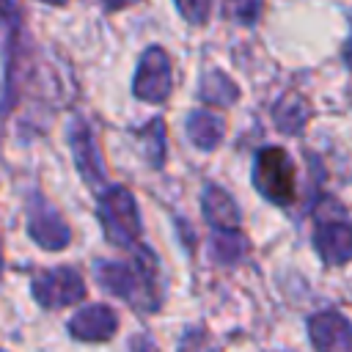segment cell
<instances>
[{"mask_svg": "<svg viewBox=\"0 0 352 352\" xmlns=\"http://www.w3.org/2000/svg\"><path fill=\"white\" fill-rule=\"evenodd\" d=\"M28 228H30V236H33L41 248H47V250H60V248L69 245V226H66V223L60 220V214L52 212L50 206L33 209Z\"/></svg>", "mask_w": 352, "mask_h": 352, "instance_id": "cell-9", "label": "cell"}, {"mask_svg": "<svg viewBox=\"0 0 352 352\" xmlns=\"http://www.w3.org/2000/svg\"><path fill=\"white\" fill-rule=\"evenodd\" d=\"M272 116H275V126L280 132L297 135L308 121V102L302 96H297V94H289L275 104Z\"/></svg>", "mask_w": 352, "mask_h": 352, "instance_id": "cell-12", "label": "cell"}, {"mask_svg": "<svg viewBox=\"0 0 352 352\" xmlns=\"http://www.w3.org/2000/svg\"><path fill=\"white\" fill-rule=\"evenodd\" d=\"M72 148H74V160H77V165H80V173H82L91 184L102 182V162H99L96 146H94V140H91V132H88L82 124H77L74 132H72Z\"/></svg>", "mask_w": 352, "mask_h": 352, "instance_id": "cell-11", "label": "cell"}, {"mask_svg": "<svg viewBox=\"0 0 352 352\" xmlns=\"http://www.w3.org/2000/svg\"><path fill=\"white\" fill-rule=\"evenodd\" d=\"M179 352H214V349L209 346V341L204 338V333L192 330V333H187V336H184V341H182Z\"/></svg>", "mask_w": 352, "mask_h": 352, "instance_id": "cell-17", "label": "cell"}, {"mask_svg": "<svg viewBox=\"0 0 352 352\" xmlns=\"http://www.w3.org/2000/svg\"><path fill=\"white\" fill-rule=\"evenodd\" d=\"M118 330V316L107 305H88L77 311L69 322V333L77 341H107Z\"/></svg>", "mask_w": 352, "mask_h": 352, "instance_id": "cell-8", "label": "cell"}, {"mask_svg": "<svg viewBox=\"0 0 352 352\" xmlns=\"http://www.w3.org/2000/svg\"><path fill=\"white\" fill-rule=\"evenodd\" d=\"M223 132H226L223 121L212 113H192L187 121V135L201 148H214L223 140Z\"/></svg>", "mask_w": 352, "mask_h": 352, "instance_id": "cell-13", "label": "cell"}, {"mask_svg": "<svg viewBox=\"0 0 352 352\" xmlns=\"http://www.w3.org/2000/svg\"><path fill=\"white\" fill-rule=\"evenodd\" d=\"M44 3H50V6H63L66 0H44Z\"/></svg>", "mask_w": 352, "mask_h": 352, "instance_id": "cell-18", "label": "cell"}, {"mask_svg": "<svg viewBox=\"0 0 352 352\" xmlns=\"http://www.w3.org/2000/svg\"><path fill=\"white\" fill-rule=\"evenodd\" d=\"M204 217L217 231H239V209L231 201V195L220 187L204 190Z\"/></svg>", "mask_w": 352, "mask_h": 352, "instance_id": "cell-10", "label": "cell"}, {"mask_svg": "<svg viewBox=\"0 0 352 352\" xmlns=\"http://www.w3.org/2000/svg\"><path fill=\"white\" fill-rule=\"evenodd\" d=\"M96 278L107 292L126 300L138 311H154L160 305V292L154 286L157 261L148 250H138L132 261H102V264H96Z\"/></svg>", "mask_w": 352, "mask_h": 352, "instance_id": "cell-1", "label": "cell"}, {"mask_svg": "<svg viewBox=\"0 0 352 352\" xmlns=\"http://www.w3.org/2000/svg\"><path fill=\"white\" fill-rule=\"evenodd\" d=\"M182 16L192 25H201L209 19V11H212V0H176Z\"/></svg>", "mask_w": 352, "mask_h": 352, "instance_id": "cell-16", "label": "cell"}, {"mask_svg": "<svg viewBox=\"0 0 352 352\" xmlns=\"http://www.w3.org/2000/svg\"><path fill=\"white\" fill-rule=\"evenodd\" d=\"M242 248H245V239H242L239 231H217L214 250H217V256H220L223 261H234V258H239Z\"/></svg>", "mask_w": 352, "mask_h": 352, "instance_id": "cell-15", "label": "cell"}, {"mask_svg": "<svg viewBox=\"0 0 352 352\" xmlns=\"http://www.w3.org/2000/svg\"><path fill=\"white\" fill-rule=\"evenodd\" d=\"M314 248L327 264L352 258V220L336 201H322L314 212Z\"/></svg>", "mask_w": 352, "mask_h": 352, "instance_id": "cell-2", "label": "cell"}, {"mask_svg": "<svg viewBox=\"0 0 352 352\" xmlns=\"http://www.w3.org/2000/svg\"><path fill=\"white\" fill-rule=\"evenodd\" d=\"M33 297L44 308H63V305H72L85 297V283L69 267L47 270L33 280Z\"/></svg>", "mask_w": 352, "mask_h": 352, "instance_id": "cell-5", "label": "cell"}, {"mask_svg": "<svg viewBox=\"0 0 352 352\" xmlns=\"http://www.w3.org/2000/svg\"><path fill=\"white\" fill-rule=\"evenodd\" d=\"M236 85L226 77V74H217V72H212L209 77H204V82H201V96H204V102H209V104H231L234 99H236Z\"/></svg>", "mask_w": 352, "mask_h": 352, "instance_id": "cell-14", "label": "cell"}, {"mask_svg": "<svg viewBox=\"0 0 352 352\" xmlns=\"http://www.w3.org/2000/svg\"><path fill=\"white\" fill-rule=\"evenodd\" d=\"M170 91H173V80H170L168 55L160 47H154L140 58L135 74V96L143 102H165Z\"/></svg>", "mask_w": 352, "mask_h": 352, "instance_id": "cell-6", "label": "cell"}, {"mask_svg": "<svg viewBox=\"0 0 352 352\" xmlns=\"http://www.w3.org/2000/svg\"><path fill=\"white\" fill-rule=\"evenodd\" d=\"M253 179H256V187L272 204L286 206L297 198V170H294V165L283 148H275V146L261 148L256 157Z\"/></svg>", "mask_w": 352, "mask_h": 352, "instance_id": "cell-3", "label": "cell"}, {"mask_svg": "<svg viewBox=\"0 0 352 352\" xmlns=\"http://www.w3.org/2000/svg\"><path fill=\"white\" fill-rule=\"evenodd\" d=\"M99 220L104 226V234L110 242L129 248L138 242L140 234V217L135 209V198L126 187H110L99 198Z\"/></svg>", "mask_w": 352, "mask_h": 352, "instance_id": "cell-4", "label": "cell"}, {"mask_svg": "<svg viewBox=\"0 0 352 352\" xmlns=\"http://www.w3.org/2000/svg\"><path fill=\"white\" fill-rule=\"evenodd\" d=\"M316 352H352V324L338 311H324L308 322Z\"/></svg>", "mask_w": 352, "mask_h": 352, "instance_id": "cell-7", "label": "cell"}]
</instances>
